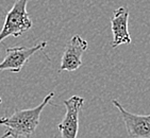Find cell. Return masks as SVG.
<instances>
[{
	"instance_id": "6",
	"label": "cell",
	"mask_w": 150,
	"mask_h": 138,
	"mask_svg": "<svg viewBox=\"0 0 150 138\" xmlns=\"http://www.w3.org/2000/svg\"><path fill=\"white\" fill-rule=\"evenodd\" d=\"M87 49V42L80 35H74L66 44L61 58L59 72L75 71L82 65V55Z\"/></svg>"
},
{
	"instance_id": "4",
	"label": "cell",
	"mask_w": 150,
	"mask_h": 138,
	"mask_svg": "<svg viewBox=\"0 0 150 138\" xmlns=\"http://www.w3.org/2000/svg\"><path fill=\"white\" fill-rule=\"evenodd\" d=\"M84 104V98L72 96L68 100L64 101L66 113L63 120L58 125L61 138H77L79 131V117Z\"/></svg>"
},
{
	"instance_id": "1",
	"label": "cell",
	"mask_w": 150,
	"mask_h": 138,
	"mask_svg": "<svg viewBox=\"0 0 150 138\" xmlns=\"http://www.w3.org/2000/svg\"><path fill=\"white\" fill-rule=\"evenodd\" d=\"M54 97V92H50L45 97L40 105L33 108L17 109L9 117H1L0 125L6 127V131L13 138L30 137L35 132L40 124V118L43 109L48 105L51 99Z\"/></svg>"
},
{
	"instance_id": "7",
	"label": "cell",
	"mask_w": 150,
	"mask_h": 138,
	"mask_svg": "<svg viewBox=\"0 0 150 138\" xmlns=\"http://www.w3.org/2000/svg\"><path fill=\"white\" fill-rule=\"evenodd\" d=\"M128 20H129V11L124 6H120L113 12V15L111 17L113 48H116L122 44L131 43V36L128 30Z\"/></svg>"
},
{
	"instance_id": "5",
	"label": "cell",
	"mask_w": 150,
	"mask_h": 138,
	"mask_svg": "<svg viewBox=\"0 0 150 138\" xmlns=\"http://www.w3.org/2000/svg\"><path fill=\"white\" fill-rule=\"evenodd\" d=\"M112 103L120 113V116L126 125L129 138H150V114L136 115L128 112L118 101L113 99Z\"/></svg>"
},
{
	"instance_id": "2",
	"label": "cell",
	"mask_w": 150,
	"mask_h": 138,
	"mask_svg": "<svg viewBox=\"0 0 150 138\" xmlns=\"http://www.w3.org/2000/svg\"><path fill=\"white\" fill-rule=\"evenodd\" d=\"M29 0H17L6 15V19L0 31V43L9 36L19 37L31 29L32 21L27 12Z\"/></svg>"
},
{
	"instance_id": "8",
	"label": "cell",
	"mask_w": 150,
	"mask_h": 138,
	"mask_svg": "<svg viewBox=\"0 0 150 138\" xmlns=\"http://www.w3.org/2000/svg\"><path fill=\"white\" fill-rule=\"evenodd\" d=\"M8 137H11V134H10L8 131H6V133H4L2 136H0V138H8Z\"/></svg>"
},
{
	"instance_id": "3",
	"label": "cell",
	"mask_w": 150,
	"mask_h": 138,
	"mask_svg": "<svg viewBox=\"0 0 150 138\" xmlns=\"http://www.w3.org/2000/svg\"><path fill=\"white\" fill-rule=\"evenodd\" d=\"M47 46V42H40L32 47H9L6 49V58L0 63V71L8 70L11 72H19L23 65L32 55L43 50Z\"/></svg>"
},
{
	"instance_id": "9",
	"label": "cell",
	"mask_w": 150,
	"mask_h": 138,
	"mask_svg": "<svg viewBox=\"0 0 150 138\" xmlns=\"http://www.w3.org/2000/svg\"><path fill=\"white\" fill-rule=\"evenodd\" d=\"M1 102H2V100H1V98H0V103H1Z\"/></svg>"
}]
</instances>
